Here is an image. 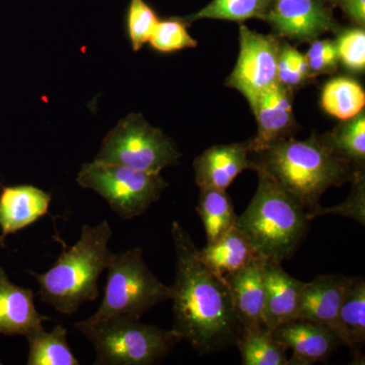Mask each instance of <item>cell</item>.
<instances>
[{
    "label": "cell",
    "instance_id": "cell-1",
    "mask_svg": "<svg viewBox=\"0 0 365 365\" xmlns=\"http://www.w3.org/2000/svg\"><path fill=\"white\" fill-rule=\"evenodd\" d=\"M176 252V277L170 287L172 330L199 354H211L235 345L242 327L235 316L227 287L199 260L191 235L172 225Z\"/></svg>",
    "mask_w": 365,
    "mask_h": 365
},
{
    "label": "cell",
    "instance_id": "cell-2",
    "mask_svg": "<svg viewBox=\"0 0 365 365\" xmlns=\"http://www.w3.org/2000/svg\"><path fill=\"white\" fill-rule=\"evenodd\" d=\"M112 230L107 220L96 225H85L73 246L62 250L56 263L45 273L31 275L39 284L41 302L62 314L76 313L81 304L98 297V280L107 268Z\"/></svg>",
    "mask_w": 365,
    "mask_h": 365
},
{
    "label": "cell",
    "instance_id": "cell-3",
    "mask_svg": "<svg viewBox=\"0 0 365 365\" xmlns=\"http://www.w3.org/2000/svg\"><path fill=\"white\" fill-rule=\"evenodd\" d=\"M257 153L260 160L252 162L253 165L265 170L307 213L319 207L327 190L350 181L356 173L316 137L307 140L282 139Z\"/></svg>",
    "mask_w": 365,
    "mask_h": 365
},
{
    "label": "cell",
    "instance_id": "cell-4",
    "mask_svg": "<svg viewBox=\"0 0 365 365\" xmlns=\"http://www.w3.org/2000/svg\"><path fill=\"white\" fill-rule=\"evenodd\" d=\"M258 187L235 227L259 258L282 263L304 240L309 220L302 205L258 165Z\"/></svg>",
    "mask_w": 365,
    "mask_h": 365
},
{
    "label": "cell",
    "instance_id": "cell-5",
    "mask_svg": "<svg viewBox=\"0 0 365 365\" xmlns=\"http://www.w3.org/2000/svg\"><path fill=\"white\" fill-rule=\"evenodd\" d=\"M134 317H113L74 324L95 348L96 365H150L165 359L182 341L174 331L148 325Z\"/></svg>",
    "mask_w": 365,
    "mask_h": 365
},
{
    "label": "cell",
    "instance_id": "cell-6",
    "mask_svg": "<svg viewBox=\"0 0 365 365\" xmlns=\"http://www.w3.org/2000/svg\"><path fill=\"white\" fill-rule=\"evenodd\" d=\"M106 269L104 299L97 312L85 319L86 323L119 316L141 319L151 307L170 299V287L148 268L140 248L113 253Z\"/></svg>",
    "mask_w": 365,
    "mask_h": 365
},
{
    "label": "cell",
    "instance_id": "cell-7",
    "mask_svg": "<svg viewBox=\"0 0 365 365\" xmlns=\"http://www.w3.org/2000/svg\"><path fill=\"white\" fill-rule=\"evenodd\" d=\"M76 182L102 196L123 220L143 215L151 204L160 200L169 186L160 173L143 172L96 160L81 165Z\"/></svg>",
    "mask_w": 365,
    "mask_h": 365
},
{
    "label": "cell",
    "instance_id": "cell-8",
    "mask_svg": "<svg viewBox=\"0 0 365 365\" xmlns=\"http://www.w3.org/2000/svg\"><path fill=\"white\" fill-rule=\"evenodd\" d=\"M176 143L141 115H129L106 135L96 162L124 165L148 173L179 163Z\"/></svg>",
    "mask_w": 365,
    "mask_h": 365
},
{
    "label": "cell",
    "instance_id": "cell-9",
    "mask_svg": "<svg viewBox=\"0 0 365 365\" xmlns=\"http://www.w3.org/2000/svg\"><path fill=\"white\" fill-rule=\"evenodd\" d=\"M280 43L270 35L240 28V54L227 86L245 96L252 108L262 93L277 83Z\"/></svg>",
    "mask_w": 365,
    "mask_h": 365
},
{
    "label": "cell",
    "instance_id": "cell-10",
    "mask_svg": "<svg viewBox=\"0 0 365 365\" xmlns=\"http://www.w3.org/2000/svg\"><path fill=\"white\" fill-rule=\"evenodd\" d=\"M265 260L257 258L246 267L222 277L242 330L265 326Z\"/></svg>",
    "mask_w": 365,
    "mask_h": 365
},
{
    "label": "cell",
    "instance_id": "cell-11",
    "mask_svg": "<svg viewBox=\"0 0 365 365\" xmlns=\"http://www.w3.org/2000/svg\"><path fill=\"white\" fill-rule=\"evenodd\" d=\"M350 280L351 277L341 274H322L304 283L297 319L331 329L342 342L339 311Z\"/></svg>",
    "mask_w": 365,
    "mask_h": 365
},
{
    "label": "cell",
    "instance_id": "cell-12",
    "mask_svg": "<svg viewBox=\"0 0 365 365\" xmlns=\"http://www.w3.org/2000/svg\"><path fill=\"white\" fill-rule=\"evenodd\" d=\"M265 20L281 36L300 41L316 40L332 26L330 11L321 0H277Z\"/></svg>",
    "mask_w": 365,
    "mask_h": 365
},
{
    "label": "cell",
    "instance_id": "cell-13",
    "mask_svg": "<svg viewBox=\"0 0 365 365\" xmlns=\"http://www.w3.org/2000/svg\"><path fill=\"white\" fill-rule=\"evenodd\" d=\"M274 337L292 351L290 365H312L325 361L342 344L331 329L323 325L295 319L277 327Z\"/></svg>",
    "mask_w": 365,
    "mask_h": 365
},
{
    "label": "cell",
    "instance_id": "cell-14",
    "mask_svg": "<svg viewBox=\"0 0 365 365\" xmlns=\"http://www.w3.org/2000/svg\"><path fill=\"white\" fill-rule=\"evenodd\" d=\"M252 109L258 123V133L248 143L251 153H260L277 141L287 138L294 127L288 88L278 81L259 96Z\"/></svg>",
    "mask_w": 365,
    "mask_h": 365
},
{
    "label": "cell",
    "instance_id": "cell-15",
    "mask_svg": "<svg viewBox=\"0 0 365 365\" xmlns=\"http://www.w3.org/2000/svg\"><path fill=\"white\" fill-rule=\"evenodd\" d=\"M250 153L248 143L208 148L194 160L197 186L225 191L242 172L252 169Z\"/></svg>",
    "mask_w": 365,
    "mask_h": 365
},
{
    "label": "cell",
    "instance_id": "cell-16",
    "mask_svg": "<svg viewBox=\"0 0 365 365\" xmlns=\"http://www.w3.org/2000/svg\"><path fill=\"white\" fill-rule=\"evenodd\" d=\"M52 195L32 185L4 187L0 192V242L37 222L49 210Z\"/></svg>",
    "mask_w": 365,
    "mask_h": 365
},
{
    "label": "cell",
    "instance_id": "cell-17",
    "mask_svg": "<svg viewBox=\"0 0 365 365\" xmlns=\"http://www.w3.org/2000/svg\"><path fill=\"white\" fill-rule=\"evenodd\" d=\"M304 283L289 275L281 263L266 261L264 324L275 330L297 319Z\"/></svg>",
    "mask_w": 365,
    "mask_h": 365
},
{
    "label": "cell",
    "instance_id": "cell-18",
    "mask_svg": "<svg viewBox=\"0 0 365 365\" xmlns=\"http://www.w3.org/2000/svg\"><path fill=\"white\" fill-rule=\"evenodd\" d=\"M30 288L18 287L9 280L6 271L0 267V334L6 336H26L42 328L49 321L41 314L34 302Z\"/></svg>",
    "mask_w": 365,
    "mask_h": 365
},
{
    "label": "cell",
    "instance_id": "cell-19",
    "mask_svg": "<svg viewBox=\"0 0 365 365\" xmlns=\"http://www.w3.org/2000/svg\"><path fill=\"white\" fill-rule=\"evenodd\" d=\"M197 256L211 272L222 278L259 258L237 227L215 242H207L204 248L197 250Z\"/></svg>",
    "mask_w": 365,
    "mask_h": 365
},
{
    "label": "cell",
    "instance_id": "cell-20",
    "mask_svg": "<svg viewBox=\"0 0 365 365\" xmlns=\"http://www.w3.org/2000/svg\"><path fill=\"white\" fill-rule=\"evenodd\" d=\"M68 332L64 327L57 325L47 332L44 327L26 336L29 344L28 365H78L68 342Z\"/></svg>",
    "mask_w": 365,
    "mask_h": 365
},
{
    "label": "cell",
    "instance_id": "cell-21",
    "mask_svg": "<svg viewBox=\"0 0 365 365\" xmlns=\"http://www.w3.org/2000/svg\"><path fill=\"white\" fill-rule=\"evenodd\" d=\"M235 345L242 365H290L287 348L265 326L242 330Z\"/></svg>",
    "mask_w": 365,
    "mask_h": 365
},
{
    "label": "cell",
    "instance_id": "cell-22",
    "mask_svg": "<svg viewBox=\"0 0 365 365\" xmlns=\"http://www.w3.org/2000/svg\"><path fill=\"white\" fill-rule=\"evenodd\" d=\"M196 211L202 220L207 242H215L237 223L234 204L225 191L200 188Z\"/></svg>",
    "mask_w": 365,
    "mask_h": 365
},
{
    "label": "cell",
    "instance_id": "cell-23",
    "mask_svg": "<svg viewBox=\"0 0 365 365\" xmlns=\"http://www.w3.org/2000/svg\"><path fill=\"white\" fill-rule=\"evenodd\" d=\"M341 162L348 165H364L365 160V116L360 112L351 119L345 120L331 133L319 139Z\"/></svg>",
    "mask_w": 365,
    "mask_h": 365
},
{
    "label": "cell",
    "instance_id": "cell-24",
    "mask_svg": "<svg viewBox=\"0 0 365 365\" xmlns=\"http://www.w3.org/2000/svg\"><path fill=\"white\" fill-rule=\"evenodd\" d=\"M342 343L353 348L365 342V281L351 277L339 311Z\"/></svg>",
    "mask_w": 365,
    "mask_h": 365
},
{
    "label": "cell",
    "instance_id": "cell-25",
    "mask_svg": "<svg viewBox=\"0 0 365 365\" xmlns=\"http://www.w3.org/2000/svg\"><path fill=\"white\" fill-rule=\"evenodd\" d=\"M321 103L328 114L345 121L362 112L365 93L361 86L353 79L334 78L323 88Z\"/></svg>",
    "mask_w": 365,
    "mask_h": 365
},
{
    "label": "cell",
    "instance_id": "cell-26",
    "mask_svg": "<svg viewBox=\"0 0 365 365\" xmlns=\"http://www.w3.org/2000/svg\"><path fill=\"white\" fill-rule=\"evenodd\" d=\"M270 0H213L207 6L190 16V20L213 19L242 21L259 18L265 20Z\"/></svg>",
    "mask_w": 365,
    "mask_h": 365
},
{
    "label": "cell",
    "instance_id": "cell-27",
    "mask_svg": "<svg viewBox=\"0 0 365 365\" xmlns=\"http://www.w3.org/2000/svg\"><path fill=\"white\" fill-rule=\"evenodd\" d=\"M353 188L349 196L340 203L339 205L332 207H323L319 205L312 212L307 213V220H314L318 216L339 215L343 217L351 218L355 222L365 225V184L364 178L361 176V172L355 173L353 177Z\"/></svg>",
    "mask_w": 365,
    "mask_h": 365
},
{
    "label": "cell",
    "instance_id": "cell-28",
    "mask_svg": "<svg viewBox=\"0 0 365 365\" xmlns=\"http://www.w3.org/2000/svg\"><path fill=\"white\" fill-rule=\"evenodd\" d=\"M150 43L160 52H174L197 46V41L190 36L186 25L177 19L158 21L151 34Z\"/></svg>",
    "mask_w": 365,
    "mask_h": 365
},
{
    "label": "cell",
    "instance_id": "cell-29",
    "mask_svg": "<svg viewBox=\"0 0 365 365\" xmlns=\"http://www.w3.org/2000/svg\"><path fill=\"white\" fill-rule=\"evenodd\" d=\"M158 23L157 14L144 0H130L127 24L134 51H138L145 43L150 42Z\"/></svg>",
    "mask_w": 365,
    "mask_h": 365
},
{
    "label": "cell",
    "instance_id": "cell-30",
    "mask_svg": "<svg viewBox=\"0 0 365 365\" xmlns=\"http://www.w3.org/2000/svg\"><path fill=\"white\" fill-rule=\"evenodd\" d=\"M309 74L306 55L289 45L280 46L277 62V81L287 88H295L306 81Z\"/></svg>",
    "mask_w": 365,
    "mask_h": 365
},
{
    "label": "cell",
    "instance_id": "cell-31",
    "mask_svg": "<svg viewBox=\"0 0 365 365\" xmlns=\"http://www.w3.org/2000/svg\"><path fill=\"white\" fill-rule=\"evenodd\" d=\"M338 56L346 67L361 71L365 67V32L364 29H353L343 32L336 41Z\"/></svg>",
    "mask_w": 365,
    "mask_h": 365
},
{
    "label": "cell",
    "instance_id": "cell-32",
    "mask_svg": "<svg viewBox=\"0 0 365 365\" xmlns=\"http://www.w3.org/2000/svg\"><path fill=\"white\" fill-rule=\"evenodd\" d=\"M307 61L311 76L313 73H327V72L335 71L338 61H339V56H338V53H333V54L322 55V56L313 57V58H307Z\"/></svg>",
    "mask_w": 365,
    "mask_h": 365
},
{
    "label": "cell",
    "instance_id": "cell-33",
    "mask_svg": "<svg viewBox=\"0 0 365 365\" xmlns=\"http://www.w3.org/2000/svg\"><path fill=\"white\" fill-rule=\"evenodd\" d=\"M341 6L355 23L364 26L365 23V0H340Z\"/></svg>",
    "mask_w": 365,
    "mask_h": 365
},
{
    "label": "cell",
    "instance_id": "cell-34",
    "mask_svg": "<svg viewBox=\"0 0 365 365\" xmlns=\"http://www.w3.org/2000/svg\"><path fill=\"white\" fill-rule=\"evenodd\" d=\"M0 364H1V361H0Z\"/></svg>",
    "mask_w": 365,
    "mask_h": 365
}]
</instances>
